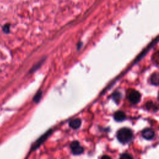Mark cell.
<instances>
[{"instance_id": "6da1fadb", "label": "cell", "mask_w": 159, "mask_h": 159, "mask_svg": "<svg viewBox=\"0 0 159 159\" xmlns=\"http://www.w3.org/2000/svg\"><path fill=\"white\" fill-rule=\"evenodd\" d=\"M133 137L132 131L129 128H122L117 132V138L122 143L129 142Z\"/></svg>"}, {"instance_id": "7a4b0ae2", "label": "cell", "mask_w": 159, "mask_h": 159, "mask_svg": "<svg viewBox=\"0 0 159 159\" xmlns=\"http://www.w3.org/2000/svg\"><path fill=\"white\" fill-rule=\"evenodd\" d=\"M127 97L129 102L133 104H137L141 98V94L135 89H129L127 91Z\"/></svg>"}, {"instance_id": "3957f363", "label": "cell", "mask_w": 159, "mask_h": 159, "mask_svg": "<svg viewBox=\"0 0 159 159\" xmlns=\"http://www.w3.org/2000/svg\"><path fill=\"white\" fill-rule=\"evenodd\" d=\"M70 148H71V150L72 153L74 155H76L81 154L83 152V151H84L83 147L76 140L73 141V142H72L71 143V144H70Z\"/></svg>"}, {"instance_id": "277c9868", "label": "cell", "mask_w": 159, "mask_h": 159, "mask_svg": "<svg viewBox=\"0 0 159 159\" xmlns=\"http://www.w3.org/2000/svg\"><path fill=\"white\" fill-rule=\"evenodd\" d=\"M52 132V130H48L47 132H46L45 134H44L43 135H42L32 145L31 150H35L37 148H38L45 140L51 134V133Z\"/></svg>"}, {"instance_id": "5b68a950", "label": "cell", "mask_w": 159, "mask_h": 159, "mask_svg": "<svg viewBox=\"0 0 159 159\" xmlns=\"http://www.w3.org/2000/svg\"><path fill=\"white\" fill-rule=\"evenodd\" d=\"M142 135L144 139L147 140H150L154 137L155 132L151 129H145L143 130Z\"/></svg>"}, {"instance_id": "8992f818", "label": "cell", "mask_w": 159, "mask_h": 159, "mask_svg": "<svg viewBox=\"0 0 159 159\" xmlns=\"http://www.w3.org/2000/svg\"><path fill=\"white\" fill-rule=\"evenodd\" d=\"M114 118L116 121L121 122L125 119L126 116H125V114L123 111H117L116 112H115V114L114 115Z\"/></svg>"}, {"instance_id": "52a82bcc", "label": "cell", "mask_w": 159, "mask_h": 159, "mask_svg": "<svg viewBox=\"0 0 159 159\" xmlns=\"http://www.w3.org/2000/svg\"><path fill=\"white\" fill-rule=\"evenodd\" d=\"M81 120L80 119H72L69 122V126L73 129H78L81 126Z\"/></svg>"}, {"instance_id": "ba28073f", "label": "cell", "mask_w": 159, "mask_h": 159, "mask_svg": "<svg viewBox=\"0 0 159 159\" xmlns=\"http://www.w3.org/2000/svg\"><path fill=\"white\" fill-rule=\"evenodd\" d=\"M150 82L152 84L157 86L159 83V75L157 72L153 73L150 78Z\"/></svg>"}, {"instance_id": "9c48e42d", "label": "cell", "mask_w": 159, "mask_h": 159, "mask_svg": "<svg viewBox=\"0 0 159 159\" xmlns=\"http://www.w3.org/2000/svg\"><path fill=\"white\" fill-rule=\"evenodd\" d=\"M121 93L119 91H116L112 94V98L116 103H119L121 99Z\"/></svg>"}, {"instance_id": "30bf717a", "label": "cell", "mask_w": 159, "mask_h": 159, "mask_svg": "<svg viewBox=\"0 0 159 159\" xmlns=\"http://www.w3.org/2000/svg\"><path fill=\"white\" fill-rule=\"evenodd\" d=\"M42 92L41 90H39L36 94L34 96V98H33V101L35 102V103H38L40 101V99L42 98Z\"/></svg>"}, {"instance_id": "8fae6325", "label": "cell", "mask_w": 159, "mask_h": 159, "mask_svg": "<svg viewBox=\"0 0 159 159\" xmlns=\"http://www.w3.org/2000/svg\"><path fill=\"white\" fill-rule=\"evenodd\" d=\"M146 107L147 108V109H148V110H150L151 109H153L154 111H157V109H158V107H157V106L155 104H153L152 101H150V102H147V104H146Z\"/></svg>"}, {"instance_id": "7c38bea8", "label": "cell", "mask_w": 159, "mask_h": 159, "mask_svg": "<svg viewBox=\"0 0 159 159\" xmlns=\"http://www.w3.org/2000/svg\"><path fill=\"white\" fill-rule=\"evenodd\" d=\"M2 31L5 34H8L10 32V24H6L2 26Z\"/></svg>"}, {"instance_id": "4fadbf2b", "label": "cell", "mask_w": 159, "mask_h": 159, "mask_svg": "<svg viewBox=\"0 0 159 159\" xmlns=\"http://www.w3.org/2000/svg\"><path fill=\"white\" fill-rule=\"evenodd\" d=\"M121 158H132V157L128 153H124L120 157Z\"/></svg>"}, {"instance_id": "5bb4252c", "label": "cell", "mask_w": 159, "mask_h": 159, "mask_svg": "<svg viewBox=\"0 0 159 159\" xmlns=\"http://www.w3.org/2000/svg\"><path fill=\"white\" fill-rule=\"evenodd\" d=\"M111 158V157L109 156H102V158Z\"/></svg>"}]
</instances>
